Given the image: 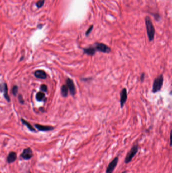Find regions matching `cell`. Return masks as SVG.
<instances>
[{
    "label": "cell",
    "instance_id": "cell-13",
    "mask_svg": "<svg viewBox=\"0 0 172 173\" xmlns=\"http://www.w3.org/2000/svg\"><path fill=\"white\" fill-rule=\"evenodd\" d=\"M68 92H69V90L67 85H63L61 87V93L62 96L64 97H67L68 95Z\"/></svg>",
    "mask_w": 172,
    "mask_h": 173
},
{
    "label": "cell",
    "instance_id": "cell-21",
    "mask_svg": "<svg viewBox=\"0 0 172 173\" xmlns=\"http://www.w3.org/2000/svg\"><path fill=\"white\" fill-rule=\"evenodd\" d=\"M144 79H145V74L144 72H143L140 75V81L141 82H143L144 80Z\"/></svg>",
    "mask_w": 172,
    "mask_h": 173
},
{
    "label": "cell",
    "instance_id": "cell-19",
    "mask_svg": "<svg viewBox=\"0 0 172 173\" xmlns=\"http://www.w3.org/2000/svg\"><path fill=\"white\" fill-rule=\"evenodd\" d=\"M18 86H14L13 87L12 89V93L14 96H16L18 93Z\"/></svg>",
    "mask_w": 172,
    "mask_h": 173
},
{
    "label": "cell",
    "instance_id": "cell-8",
    "mask_svg": "<svg viewBox=\"0 0 172 173\" xmlns=\"http://www.w3.org/2000/svg\"><path fill=\"white\" fill-rule=\"evenodd\" d=\"M34 156L33 151L30 148H27L23 150L22 153L21 154L20 157L25 160H29L31 159Z\"/></svg>",
    "mask_w": 172,
    "mask_h": 173
},
{
    "label": "cell",
    "instance_id": "cell-12",
    "mask_svg": "<svg viewBox=\"0 0 172 173\" xmlns=\"http://www.w3.org/2000/svg\"><path fill=\"white\" fill-rule=\"evenodd\" d=\"M35 75L36 78L41 79H45L47 76L46 72L41 70H36L35 72Z\"/></svg>",
    "mask_w": 172,
    "mask_h": 173
},
{
    "label": "cell",
    "instance_id": "cell-17",
    "mask_svg": "<svg viewBox=\"0 0 172 173\" xmlns=\"http://www.w3.org/2000/svg\"><path fill=\"white\" fill-rule=\"evenodd\" d=\"M45 0H39L36 3V6L37 7V8H41L42 6H44V5L45 4Z\"/></svg>",
    "mask_w": 172,
    "mask_h": 173
},
{
    "label": "cell",
    "instance_id": "cell-15",
    "mask_svg": "<svg viewBox=\"0 0 172 173\" xmlns=\"http://www.w3.org/2000/svg\"><path fill=\"white\" fill-rule=\"evenodd\" d=\"M21 121L23 123L24 125H25L26 127L28 128L29 130L32 132H35V130L33 128V127L28 122L26 121L25 120H23V119H21Z\"/></svg>",
    "mask_w": 172,
    "mask_h": 173
},
{
    "label": "cell",
    "instance_id": "cell-16",
    "mask_svg": "<svg viewBox=\"0 0 172 173\" xmlns=\"http://www.w3.org/2000/svg\"><path fill=\"white\" fill-rule=\"evenodd\" d=\"M45 94L44 93L41 92H39L37 93L36 95V98L37 99V100L40 101L41 100H43V99L45 98Z\"/></svg>",
    "mask_w": 172,
    "mask_h": 173
},
{
    "label": "cell",
    "instance_id": "cell-1",
    "mask_svg": "<svg viewBox=\"0 0 172 173\" xmlns=\"http://www.w3.org/2000/svg\"><path fill=\"white\" fill-rule=\"evenodd\" d=\"M145 23L147 31V35L149 42H152L154 40L155 30L154 25L151 18L149 16H146L145 18Z\"/></svg>",
    "mask_w": 172,
    "mask_h": 173
},
{
    "label": "cell",
    "instance_id": "cell-24",
    "mask_svg": "<svg viewBox=\"0 0 172 173\" xmlns=\"http://www.w3.org/2000/svg\"><path fill=\"white\" fill-rule=\"evenodd\" d=\"M127 173V171L125 170V171H124L123 172H122L121 173Z\"/></svg>",
    "mask_w": 172,
    "mask_h": 173
},
{
    "label": "cell",
    "instance_id": "cell-11",
    "mask_svg": "<svg viewBox=\"0 0 172 173\" xmlns=\"http://www.w3.org/2000/svg\"><path fill=\"white\" fill-rule=\"evenodd\" d=\"M35 127H36L39 131L42 132H46L50 131L54 129V128L51 126H45L42 125H40L39 124H35Z\"/></svg>",
    "mask_w": 172,
    "mask_h": 173
},
{
    "label": "cell",
    "instance_id": "cell-20",
    "mask_svg": "<svg viewBox=\"0 0 172 173\" xmlns=\"http://www.w3.org/2000/svg\"><path fill=\"white\" fill-rule=\"evenodd\" d=\"M40 90L42 91H44V92H46L47 90V86L45 85H42L41 86V87H40Z\"/></svg>",
    "mask_w": 172,
    "mask_h": 173
},
{
    "label": "cell",
    "instance_id": "cell-3",
    "mask_svg": "<svg viewBox=\"0 0 172 173\" xmlns=\"http://www.w3.org/2000/svg\"><path fill=\"white\" fill-rule=\"evenodd\" d=\"M164 76L163 75H161L156 78L155 79L152 85V92L156 93L161 91L162 86L164 84Z\"/></svg>",
    "mask_w": 172,
    "mask_h": 173
},
{
    "label": "cell",
    "instance_id": "cell-9",
    "mask_svg": "<svg viewBox=\"0 0 172 173\" xmlns=\"http://www.w3.org/2000/svg\"><path fill=\"white\" fill-rule=\"evenodd\" d=\"M83 54L91 56H94L97 52L94 46H90L86 48H83Z\"/></svg>",
    "mask_w": 172,
    "mask_h": 173
},
{
    "label": "cell",
    "instance_id": "cell-23",
    "mask_svg": "<svg viewBox=\"0 0 172 173\" xmlns=\"http://www.w3.org/2000/svg\"><path fill=\"white\" fill-rule=\"evenodd\" d=\"M19 98V101H20V103L23 104V102H24V100L23 99V98H22V96L20 95V96H19V98Z\"/></svg>",
    "mask_w": 172,
    "mask_h": 173
},
{
    "label": "cell",
    "instance_id": "cell-14",
    "mask_svg": "<svg viewBox=\"0 0 172 173\" xmlns=\"http://www.w3.org/2000/svg\"><path fill=\"white\" fill-rule=\"evenodd\" d=\"M3 90L4 91V97L6 98V100L8 101H10V97L8 94V88L6 84H4L3 86Z\"/></svg>",
    "mask_w": 172,
    "mask_h": 173
},
{
    "label": "cell",
    "instance_id": "cell-7",
    "mask_svg": "<svg viewBox=\"0 0 172 173\" xmlns=\"http://www.w3.org/2000/svg\"><path fill=\"white\" fill-rule=\"evenodd\" d=\"M120 103L121 107L122 108H123L125 103L126 102L127 99H128V93L126 88H124L120 93Z\"/></svg>",
    "mask_w": 172,
    "mask_h": 173
},
{
    "label": "cell",
    "instance_id": "cell-25",
    "mask_svg": "<svg viewBox=\"0 0 172 173\" xmlns=\"http://www.w3.org/2000/svg\"></svg>",
    "mask_w": 172,
    "mask_h": 173
},
{
    "label": "cell",
    "instance_id": "cell-22",
    "mask_svg": "<svg viewBox=\"0 0 172 173\" xmlns=\"http://www.w3.org/2000/svg\"><path fill=\"white\" fill-rule=\"evenodd\" d=\"M92 78H81V80L82 81H85V82H87V81H90L92 80Z\"/></svg>",
    "mask_w": 172,
    "mask_h": 173
},
{
    "label": "cell",
    "instance_id": "cell-6",
    "mask_svg": "<svg viewBox=\"0 0 172 173\" xmlns=\"http://www.w3.org/2000/svg\"><path fill=\"white\" fill-rule=\"evenodd\" d=\"M66 85L68 88L70 94L72 96H74L76 93V91L74 81H73L72 79L69 78H67L66 80Z\"/></svg>",
    "mask_w": 172,
    "mask_h": 173
},
{
    "label": "cell",
    "instance_id": "cell-10",
    "mask_svg": "<svg viewBox=\"0 0 172 173\" xmlns=\"http://www.w3.org/2000/svg\"><path fill=\"white\" fill-rule=\"evenodd\" d=\"M17 158V153L15 152L11 151L9 153L7 158V162L8 163H11L15 162Z\"/></svg>",
    "mask_w": 172,
    "mask_h": 173
},
{
    "label": "cell",
    "instance_id": "cell-18",
    "mask_svg": "<svg viewBox=\"0 0 172 173\" xmlns=\"http://www.w3.org/2000/svg\"><path fill=\"white\" fill-rule=\"evenodd\" d=\"M93 29V25H92L90 26V27L87 29V30H86L85 32V35L86 37L88 36L89 35H90V34L92 33V30Z\"/></svg>",
    "mask_w": 172,
    "mask_h": 173
},
{
    "label": "cell",
    "instance_id": "cell-5",
    "mask_svg": "<svg viewBox=\"0 0 172 173\" xmlns=\"http://www.w3.org/2000/svg\"><path fill=\"white\" fill-rule=\"evenodd\" d=\"M119 162V157L118 156L115 157V158L109 163L108 165L106 173H113L115 170V168L117 167Z\"/></svg>",
    "mask_w": 172,
    "mask_h": 173
},
{
    "label": "cell",
    "instance_id": "cell-4",
    "mask_svg": "<svg viewBox=\"0 0 172 173\" xmlns=\"http://www.w3.org/2000/svg\"><path fill=\"white\" fill-rule=\"evenodd\" d=\"M94 47L97 52H102L105 54H109L111 53L112 50L109 47L102 43L96 42L94 44Z\"/></svg>",
    "mask_w": 172,
    "mask_h": 173
},
{
    "label": "cell",
    "instance_id": "cell-2",
    "mask_svg": "<svg viewBox=\"0 0 172 173\" xmlns=\"http://www.w3.org/2000/svg\"><path fill=\"white\" fill-rule=\"evenodd\" d=\"M139 148V146L138 144L134 145L131 147V149L127 153L126 156L124 159V163L128 164L131 162L133 158L137 153Z\"/></svg>",
    "mask_w": 172,
    "mask_h": 173
}]
</instances>
